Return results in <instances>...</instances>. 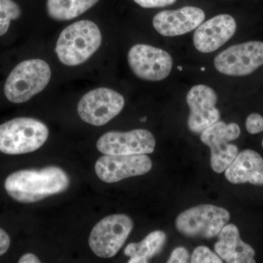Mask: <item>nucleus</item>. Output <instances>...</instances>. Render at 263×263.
<instances>
[{"label": "nucleus", "instance_id": "8", "mask_svg": "<svg viewBox=\"0 0 263 263\" xmlns=\"http://www.w3.org/2000/svg\"><path fill=\"white\" fill-rule=\"evenodd\" d=\"M240 135L238 124L219 121L202 132L200 139L210 148L211 166L214 172H224L238 155V147L229 143L239 138Z\"/></svg>", "mask_w": 263, "mask_h": 263}, {"label": "nucleus", "instance_id": "9", "mask_svg": "<svg viewBox=\"0 0 263 263\" xmlns=\"http://www.w3.org/2000/svg\"><path fill=\"white\" fill-rule=\"evenodd\" d=\"M127 61L133 73L142 80L160 81L171 74V54L162 48L146 44H136L129 49Z\"/></svg>", "mask_w": 263, "mask_h": 263}, {"label": "nucleus", "instance_id": "5", "mask_svg": "<svg viewBox=\"0 0 263 263\" xmlns=\"http://www.w3.org/2000/svg\"><path fill=\"white\" fill-rule=\"evenodd\" d=\"M230 218L224 208L204 204L181 212L176 218V227L186 236L211 238L219 235Z\"/></svg>", "mask_w": 263, "mask_h": 263}, {"label": "nucleus", "instance_id": "6", "mask_svg": "<svg viewBox=\"0 0 263 263\" xmlns=\"http://www.w3.org/2000/svg\"><path fill=\"white\" fill-rule=\"evenodd\" d=\"M134 223L125 214H113L99 221L91 230L89 245L91 251L102 258L113 257L122 249Z\"/></svg>", "mask_w": 263, "mask_h": 263}, {"label": "nucleus", "instance_id": "23", "mask_svg": "<svg viewBox=\"0 0 263 263\" xmlns=\"http://www.w3.org/2000/svg\"><path fill=\"white\" fill-rule=\"evenodd\" d=\"M177 0H134L135 3L143 8H163L174 4Z\"/></svg>", "mask_w": 263, "mask_h": 263}, {"label": "nucleus", "instance_id": "18", "mask_svg": "<svg viewBox=\"0 0 263 263\" xmlns=\"http://www.w3.org/2000/svg\"><path fill=\"white\" fill-rule=\"evenodd\" d=\"M167 240L165 233L156 230L149 233L139 243H131L124 249L125 256L129 257V263H146L152 257L162 252Z\"/></svg>", "mask_w": 263, "mask_h": 263}, {"label": "nucleus", "instance_id": "12", "mask_svg": "<svg viewBox=\"0 0 263 263\" xmlns=\"http://www.w3.org/2000/svg\"><path fill=\"white\" fill-rule=\"evenodd\" d=\"M152 167V160L146 155H105L97 161L95 170L101 181L112 183L146 174Z\"/></svg>", "mask_w": 263, "mask_h": 263}, {"label": "nucleus", "instance_id": "19", "mask_svg": "<svg viewBox=\"0 0 263 263\" xmlns=\"http://www.w3.org/2000/svg\"><path fill=\"white\" fill-rule=\"evenodd\" d=\"M99 0H47L48 15L59 22L72 20L84 14Z\"/></svg>", "mask_w": 263, "mask_h": 263}, {"label": "nucleus", "instance_id": "21", "mask_svg": "<svg viewBox=\"0 0 263 263\" xmlns=\"http://www.w3.org/2000/svg\"><path fill=\"white\" fill-rule=\"evenodd\" d=\"M192 263H221L222 259L217 254L214 253L208 247H197L194 250L191 257Z\"/></svg>", "mask_w": 263, "mask_h": 263}, {"label": "nucleus", "instance_id": "4", "mask_svg": "<svg viewBox=\"0 0 263 263\" xmlns=\"http://www.w3.org/2000/svg\"><path fill=\"white\" fill-rule=\"evenodd\" d=\"M51 70L44 60H25L15 66L5 81L4 92L13 103L29 101L41 92L51 80Z\"/></svg>", "mask_w": 263, "mask_h": 263}, {"label": "nucleus", "instance_id": "3", "mask_svg": "<svg viewBox=\"0 0 263 263\" xmlns=\"http://www.w3.org/2000/svg\"><path fill=\"white\" fill-rule=\"evenodd\" d=\"M48 135L47 126L41 121L15 118L0 125V152L9 155L31 153L46 143Z\"/></svg>", "mask_w": 263, "mask_h": 263}, {"label": "nucleus", "instance_id": "24", "mask_svg": "<svg viewBox=\"0 0 263 263\" xmlns=\"http://www.w3.org/2000/svg\"><path fill=\"white\" fill-rule=\"evenodd\" d=\"M190 254L184 247H177L173 251L171 257L167 260L168 263H186L189 262Z\"/></svg>", "mask_w": 263, "mask_h": 263}, {"label": "nucleus", "instance_id": "16", "mask_svg": "<svg viewBox=\"0 0 263 263\" xmlns=\"http://www.w3.org/2000/svg\"><path fill=\"white\" fill-rule=\"evenodd\" d=\"M214 250L221 259L228 263H254L255 252L240 239L239 230L235 224L226 226L219 233Z\"/></svg>", "mask_w": 263, "mask_h": 263}, {"label": "nucleus", "instance_id": "10", "mask_svg": "<svg viewBox=\"0 0 263 263\" xmlns=\"http://www.w3.org/2000/svg\"><path fill=\"white\" fill-rule=\"evenodd\" d=\"M214 63L224 75L248 76L263 65V42L249 41L230 46L215 57Z\"/></svg>", "mask_w": 263, "mask_h": 263}, {"label": "nucleus", "instance_id": "20", "mask_svg": "<svg viewBox=\"0 0 263 263\" xmlns=\"http://www.w3.org/2000/svg\"><path fill=\"white\" fill-rule=\"evenodd\" d=\"M22 15L19 5L13 0H0V36L8 32L11 21L17 20Z\"/></svg>", "mask_w": 263, "mask_h": 263}, {"label": "nucleus", "instance_id": "26", "mask_svg": "<svg viewBox=\"0 0 263 263\" xmlns=\"http://www.w3.org/2000/svg\"><path fill=\"white\" fill-rule=\"evenodd\" d=\"M19 263H40L41 260L35 255L33 254H26L22 256L18 260Z\"/></svg>", "mask_w": 263, "mask_h": 263}, {"label": "nucleus", "instance_id": "7", "mask_svg": "<svg viewBox=\"0 0 263 263\" xmlns=\"http://www.w3.org/2000/svg\"><path fill=\"white\" fill-rule=\"evenodd\" d=\"M124 97L108 88L91 90L81 98L78 113L84 122L100 127L119 115L124 106Z\"/></svg>", "mask_w": 263, "mask_h": 263}, {"label": "nucleus", "instance_id": "14", "mask_svg": "<svg viewBox=\"0 0 263 263\" xmlns=\"http://www.w3.org/2000/svg\"><path fill=\"white\" fill-rule=\"evenodd\" d=\"M236 29V22L233 16L216 15L197 27L193 35L194 46L201 53H212L230 41Z\"/></svg>", "mask_w": 263, "mask_h": 263}, {"label": "nucleus", "instance_id": "27", "mask_svg": "<svg viewBox=\"0 0 263 263\" xmlns=\"http://www.w3.org/2000/svg\"><path fill=\"white\" fill-rule=\"evenodd\" d=\"M141 121L142 122H146V117L142 118V119H141Z\"/></svg>", "mask_w": 263, "mask_h": 263}, {"label": "nucleus", "instance_id": "15", "mask_svg": "<svg viewBox=\"0 0 263 263\" xmlns=\"http://www.w3.org/2000/svg\"><path fill=\"white\" fill-rule=\"evenodd\" d=\"M205 18V12L200 8L186 6L161 11L155 15L152 23L156 31L162 35L176 37L195 30Z\"/></svg>", "mask_w": 263, "mask_h": 263}, {"label": "nucleus", "instance_id": "11", "mask_svg": "<svg viewBox=\"0 0 263 263\" xmlns=\"http://www.w3.org/2000/svg\"><path fill=\"white\" fill-rule=\"evenodd\" d=\"M155 136L146 129L111 131L99 138L97 148L103 155H148L155 149Z\"/></svg>", "mask_w": 263, "mask_h": 263}, {"label": "nucleus", "instance_id": "1", "mask_svg": "<svg viewBox=\"0 0 263 263\" xmlns=\"http://www.w3.org/2000/svg\"><path fill=\"white\" fill-rule=\"evenodd\" d=\"M70 184L68 175L56 166L16 171L5 181L7 193L15 201L33 203L65 192Z\"/></svg>", "mask_w": 263, "mask_h": 263}, {"label": "nucleus", "instance_id": "17", "mask_svg": "<svg viewBox=\"0 0 263 263\" xmlns=\"http://www.w3.org/2000/svg\"><path fill=\"white\" fill-rule=\"evenodd\" d=\"M230 183L263 185V158L253 150L242 151L226 170Z\"/></svg>", "mask_w": 263, "mask_h": 263}, {"label": "nucleus", "instance_id": "22", "mask_svg": "<svg viewBox=\"0 0 263 263\" xmlns=\"http://www.w3.org/2000/svg\"><path fill=\"white\" fill-rule=\"evenodd\" d=\"M246 128L250 134H257L263 132V117L258 114H252L246 120ZM263 147V140L262 142Z\"/></svg>", "mask_w": 263, "mask_h": 263}, {"label": "nucleus", "instance_id": "25", "mask_svg": "<svg viewBox=\"0 0 263 263\" xmlns=\"http://www.w3.org/2000/svg\"><path fill=\"white\" fill-rule=\"evenodd\" d=\"M10 238L9 235L4 230L0 228V256L6 253L10 248Z\"/></svg>", "mask_w": 263, "mask_h": 263}, {"label": "nucleus", "instance_id": "2", "mask_svg": "<svg viewBox=\"0 0 263 263\" xmlns=\"http://www.w3.org/2000/svg\"><path fill=\"white\" fill-rule=\"evenodd\" d=\"M101 43V32L98 25L91 21L81 20L62 31L55 51L62 64L72 67L87 61Z\"/></svg>", "mask_w": 263, "mask_h": 263}, {"label": "nucleus", "instance_id": "13", "mask_svg": "<svg viewBox=\"0 0 263 263\" xmlns=\"http://www.w3.org/2000/svg\"><path fill=\"white\" fill-rule=\"evenodd\" d=\"M217 101L216 91L206 85H196L189 91L186 103L190 113L187 126L192 133L201 134L208 127L219 122L221 114L216 107Z\"/></svg>", "mask_w": 263, "mask_h": 263}]
</instances>
